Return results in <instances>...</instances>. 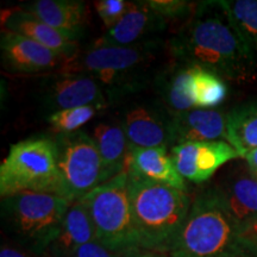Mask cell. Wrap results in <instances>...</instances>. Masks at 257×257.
<instances>
[{
    "mask_svg": "<svg viewBox=\"0 0 257 257\" xmlns=\"http://www.w3.org/2000/svg\"><path fill=\"white\" fill-rule=\"evenodd\" d=\"M168 49L178 62L201 67L224 81L245 85L257 79V57L220 2L197 3Z\"/></svg>",
    "mask_w": 257,
    "mask_h": 257,
    "instance_id": "1",
    "label": "cell"
},
{
    "mask_svg": "<svg viewBox=\"0 0 257 257\" xmlns=\"http://www.w3.org/2000/svg\"><path fill=\"white\" fill-rule=\"evenodd\" d=\"M167 255L257 257V240L244 232L212 185L193 198L187 219Z\"/></svg>",
    "mask_w": 257,
    "mask_h": 257,
    "instance_id": "2",
    "label": "cell"
},
{
    "mask_svg": "<svg viewBox=\"0 0 257 257\" xmlns=\"http://www.w3.org/2000/svg\"><path fill=\"white\" fill-rule=\"evenodd\" d=\"M128 197L140 249L168 253L191 210L188 192L128 174Z\"/></svg>",
    "mask_w": 257,
    "mask_h": 257,
    "instance_id": "3",
    "label": "cell"
},
{
    "mask_svg": "<svg viewBox=\"0 0 257 257\" xmlns=\"http://www.w3.org/2000/svg\"><path fill=\"white\" fill-rule=\"evenodd\" d=\"M72 204L49 193L22 192L10 195L2 200L3 226L16 245L47 257Z\"/></svg>",
    "mask_w": 257,
    "mask_h": 257,
    "instance_id": "4",
    "label": "cell"
},
{
    "mask_svg": "<svg viewBox=\"0 0 257 257\" xmlns=\"http://www.w3.org/2000/svg\"><path fill=\"white\" fill-rule=\"evenodd\" d=\"M22 192L49 193L64 198L55 138L32 137L10 148L0 166V195L3 199Z\"/></svg>",
    "mask_w": 257,
    "mask_h": 257,
    "instance_id": "5",
    "label": "cell"
},
{
    "mask_svg": "<svg viewBox=\"0 0 257 257\" xmlns=\"http://www.w3.org/2000/svg\"><path fill=\"white\" fill-rule=\"evenodd\" d=\"M156 41L130 47L94 44L64 64L59 73H75L91 76L117 94L136 91L142 83V72L154 60Z\"/></svg>",
    "mask_w": 257,
    "mask_h": 257,
    "instance_id": "6",
    "label": "cell"
},
{
    "mask_svg": "<svg viewBox=\"0 0 257 257\" xmlns=\"http://www.w3.org/2000/svg\"><path fill=\"white\" fill-rule=\"evenodd\" d=\"M85 202L96 240L114 251L140 249L128 197V173L123 172L88 193Z\"/></svg>",
    "mask_w": 257,
    "mask_h": 257,
    "instance_id": "7",
    "label": "cell"
},
{
    "mask_svg": "<svg viewBox=\"0 0 257 257\" xmlns=\"http://www.w3.org/2000/svg\"><path fill=\"white\" fill-rule=\"evenodd\" d=\"M57 166L64 187V198L81 200L105 184L104 167L96 144L85 131L57 135Z\"/></svg>",
    "mask_w": 257,
    "mask_h": 257,
    "instance_id": "8",
    "label": "cell"
},
{
    "mask_svg": "<svg viewBox=\"0 0 257 257\" xmlns=\"http://www.w3.org/2000/svg\"><path fill=\"white\" fill-rule=\"evenodd\" d=\"M213 186L244 232L257 240V178L248 165H230Z\"/></svg>",
    "mask_w": 257,
    "mask_h": 257,
    "instance_id": "9",
    "label": "cell"
},
{
    "mask_svg": "<svg viewBox=\"0 0 257 257\" xmlns=\"http://www.w3.org/2000/svg\"><path fill=\"white\" fill-rule=\"evenodd\" d=\"M170 159L182 178L194 184L210 180L230 161L239 159V154L229 142H189L170 149Z\"/></svg>",
    "mask_w": 257,
    "mask_h": 257,
    "instance_id": "10",
    "label": "cell"
},
{
    "mask_svg": "<svg viewBox=\"0 0 257 257\" xmlns=\"http://www.w3.org/2000/svg\"><path fill=\"white\" fill-rule=\"evenodd\" d=\"M0 50L4 67L12 73L46 74L62 70L66 59L30 38L3 30Z\"/></svg>",
    "mask_w": 257,
    "mask_h": 257,
    "instance_id": "11",
    "label": "cell"
},
{
    "mask_svg": "<svg viewBox=\"0 0 257 257\" xmlns=\"http://www.w3.org/2000/svg\"><path fill=\"white\" fill-rule=\"evenodd\" d=\"M104 86L91 76L75 73H56L44 86V101L54 112L96 106H106Z\"/></svg>",
    "mask_w": 257,
    "mask_h": 257,
    "instance_id": "12",
    "label": "cell"
},
{
    "mask_svg": "<svg viewBox=\"0 0 257 257\" xmlns=\"http://www.w3.org/2000/svg\"><path fill=\"white\" fill-rule=\"evenodd\" d=\"M121 126L130 148H172L170 117L155 106H128L121 118Z\"/></svg>",
    "mask_w": 257,
    "mask_h": 257,
    "instance_id": "13",
    "label": "cell"
},
{
    "mask_svg": "<svg viewBox=\"0 0 257 257\" xmlns=\"http://www.w3.org/2000/svg\"><path fill=\"white\" fill-rule=\"evenodd\" d=\"M168 22L149 8L147 2L131 3L119 22L112 27L95 44L130 47L144 43L150 35L166 30Z\"/></svg>",
    "mask_w": 257,
    "mask_h": 257,
    "instance_id": "14",
    "label": "cell"
},
{
    "mask_svg": "<svg viewBox=\"0 0 257 257\" xmlns=\"http://www.w3.org/2000/svg\"><path fill=\"white\" fill-rule=\"evenodd\" d=\"M3 30L22 35L37 42L42 46L49 48L66 59L67 62L73 60L78 54V42L64 35L50 25L24 11L21 8L5 9L2 12Z\"/></svg>",
    "mask_w": 257,
    "mask_h": 257,
    "instance_id": "15",
    "label": "cell"
},
{
    "mask_svg": "<svg viewBox=\"0 0 257 257\" xmlns=\"http://www.w3.org/2000/svg\"><path fill=\"white\" fill-rule=\"evenodd\" d=\"M227 113L214 108H192L170 114L172 148L189 142L226 140Z\"/></svg>",
    "mask_w": 257,
    "mask_h": 257,
    "instance_id": "16",
    "label": "cell"
},
{
    "mask_svg": "<svg viewBox=\"0 0 257 257\" xmlns=\"http://www.w3.org/2000/svg\"><path fill=\"white\" fill-rule=\"evenodd\" d=\"M19 8L74 41L78 40L88 21V9L83 2L36 0Z\"/></svg>",
    "mask_w": 257,
    "mask_h": 257,
    "instance_id": "17",
    "label": "cell"
},
{
    "mask_svg": "<svg viewBox=\"0 0 257 257\" xmlns=\"http://www.w3.org/2000/svg\"><path fill=\"white\" fill-rule=\"evenodd\" d=\"M127 173L188 192L185 179L179 174L166 149L161 148H130Z\"/></svg>",
    "mask_w": 257,
    "mask_h": 257,
    "instance_id": "18",
    "label": "cell"
},
{
    "mask_svg": "<svg viewBox=\"0 0 257 257\" xmlns=\"http://www.w3.org/2000/svg\"><path fill=\"white\" fill-rule=\"evenodd\" d=\"M95 231L87 206L74 201L67 211L60 232L47 252V257H70L83 244L95 240Z\"/></svg>",
    "mask_w": 257,
    "mask_h": 257,
    "instance_id": "19",
    "label": "cell"
},
{
    "mask_svg": "<svg viewBox=\"0 0 257 257\" xmlns=\"http://www.w3.org/2000/svg\"><path fill=\"white\" fill-rule=\"evenodd\" d=\"M92 138L101 156L105 182L126 172L130 146L121 124H98L93 130Z\"/></svg>",
    "mask_w": 257,
    "mask_h": 257,
    "instance_id": "20",
    "label": "cell"
},
{
    "mask_svg": "<svg viewBox=\"0 0 257 257\" xmlns=\"http://www.w3.org/2000/svg\"><path fill=\"white\" fill-rule=\"evenodd\" d=\"M175 62L165 70H161L156 76V91L170 114L194 108L188 96V81L192 64L178 61Z\"/></svg>",
    "mask_w": 257,
    "mask_h": 257,
    "instance_id": "21",
    "label": "cell"
},
{
    "mask_svg": "<svg viewBox=\"0 0 257 257\" xmlns=\"http://www.w3.org/2000/svg\"><path fill=\"white\" fill-rule=\"evenodd\" d=\"M226 141L242 159L257 148V100L237 106L227 113Z\"/></svg>",
    "mask_w": 257,
    "mask_h": 257,
    "instance_id": "22",
    "label": "cell"
},
{
    "mask_svg": "<svg viewBox=\"0 0 257 257\" xmlns=\"http://www.w3.org/2000/svg\"><path fill=\"white\" fill-rule=\"evenodd\" d=\"M227 87L224 80L212 72L192 66L188 96L194 108H214L225 100Z\"/></svg>",
    "mask_w": 257,
    "mask_h": 257,
    "instance_id": "23",
    "label": "cell"
},
{
    "mask_svg": "<svg viewBox=\"0 0 257 257\" xmlns=\"http://www.w3.org/2000/svg\"><path fill=\"white\" fill-rule=\"evenodd\" d=\"M231 21L257 57V0L220 2Z\"/></svg>",
    "mask_w": 257,
    "mask_h": 257,
    "instance_id": "24",
    "label": "cell"
},
{
    "mask_svg": "<svg viewBox=\"0 0 257 257\" xmlns=\"http://www.w3.org/2000/svg\"><path fill=\"white\" fill-rule=\"evenodd\" d=\"M101 108L96 106H82V107L68 108L53 112L49 117L50 126L57 135H67L79 131L86 123H88Z\"/></svg>",
    "mask_w": 257,
    "mask_h": 257,
    "instance_id": "25",
    "label": "cell"
},
{
    "mask_svg": "<svg viewBox=\"0 0 257 257\" xmlns=\"http://www.w3.org/2000/svg\"><path fill=\"white\" fill-rule=\"evenodd\" d=\"M147 4L167 22H187L197 8V3L185 0H148Z\"/></svg>",
    "mask_w": 257,
    "mask_h": 257,
    "instance_id": "26",
    "label": "cell"
},
{
    "mask_svg": "<svg viewBox=\"0 0 257 257\" xmlns=\"http://www.w3.org/2000/svg\"><path fill=\"white\" fill-rule=\"evenodd\" d=\"M130 5L131 3L125 0H98L94 3L96 14L107 30L120 21L121 17L126 14Z\"/></svg>",
    "mask_w": 257,
    "mask_h": 257,
    "instance_id": "27",
    "label": "cell"
},
{
    "mask_svg": "<svg viewBox=\"0 0 257 257\" xmlns=\"http://www.w3.org/2000/svg\"><path fill=\"white\" fill-rule=\"evenodd\" d=\"M130 251H114L95 239L83 244L70 257H127Z\"/></svg>",
    "mask_w": 257,
    "mask_h": 257,
    "instance_id": "28",
    "label": "cell"
},
{
    "mask_svg": "<svg viewBox=\"0 0 257 257\" xmlns=\"http://www.w3.org/2000/svg\"><path fill=\"white\" fill-rule=\"evenodd\" d=\"M0 257H46V256L36 255V253L28 251V250L16 245V244L3 243L2 249H0Z\"/></svg>",
    "mask_w": 257,
    "mask_h": 257,
    "instance_id": "29",
    "label": "cell"
},
{
    "mask_svg": "<svg viewBox=\"0 0 257 257\" xmlns=\"http://www.w3.org/2000/svg\"><path fill=\"white\" fill-rule=\"evenodd\" d=\"M246 165H248L249 169L251 170V173L257 178V148L250 150V152L244 156Z\"/></svg>",
    "mask_w": 257,
    "mask_h": 257,
    "instance_id": "30",
    "label": "cell"
},
{
    "mask_svg": "<svg viewBox=\"0 0 257 257\" xmlns=\"http://www.w3.org/2000/svg\"><path fill=\"white\" fill-rule=\"evenodd\" d=\"M127 257H169V256L167 255V253L148 251V250H143V249H134L131 250Z\"/></svg>",
    "mask_w": 257,
    "mask_h": 257,
    "instance_id": "31",
    "label": "cell"
}]
</instances>
